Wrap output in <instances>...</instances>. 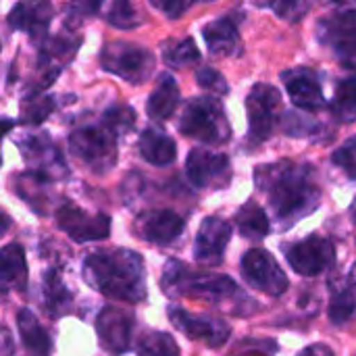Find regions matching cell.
Masks as SVG:
<instances>
[{"label": "cell", "instance_id": "6", "mask_svg": "<svg viewBox=\"0 0 356 356\" xmlns=\"http://www.w3.org/2000/svg\"><path fill=\"white\" fill-rule=\"evenodd\" d=\"M100 65L104 71L129 83H144L154 71V56L138 44L111 42L100 50Z\"/></svg>", "mask_w": 356, "mask_h": 356}, {"label": "cell", "instance_id": "43", "mask_svg": "<svg viewBox=\"0 0 356 356\" xmlns=\"http://www.w3.org/2000/svg\"><path fill=\"white\" fill-rule=\"evenodd\" d=\"M13 127V121H0V142L4 138V134ZM0 163H2V156H0Z\"/></svg>", "mask_w": 356, "mask_h": 356}, {"label": "cell", "instance_id": "31", "mask_svg": "<svg viewBox=\"0 0 356 356\" xmlns=\"http://www.w3.org/2000/svg\"><path fill=\"white\" fill-rule=\"evenodd\" d=\"M134 125H136V111L125 104L111 106L104 113V127L115 136H125L127 131L134 129Z\"/></svg>", "mask_w": 356, "mask_h": 356}, {"label": "cell", "instance_id": "5", "mask_svg": "<svg viewBox=\"0 0 356 356\" xmlns=\"http://www.w3.org/2000/svg\"><path fill=\"white\" fill-rule=\"evenodd\" d=\"M69 150L81 165L102 175L108 173L117 163V136L104 125L83 127L71 134Z\"/></svg>", "mask_w": 356, "mask_h": 356}, {"label": "cell", "instance_id": "10", "mask_svg": "<svg viewBox=\"0 0 356 356\" xmlns=\"http://www.w3.org/2000/svg\"><path fill=\"white\" fill-rule=\"evenodd\" d=\"M280 111V92L269 83H257L248 98H246V113H248V127L250 138L254 142H265L277 119Z\"/></svg>", "mask_w": 356, "mask_h": 356}, {"label": "cell", "instance_id": "19", "mask_svg": "<svg viewBox=\"0 0 356 356\" xmlns=\"http://www.w3.org/2000/svg\"><path fill=\"white\" fill-rule=\"evenodd\" d=\"M288 88L290 98L298 108L305 111H321L325 106V96L321 92V86L317 77L307 69H294L282 75Z\"/></svg>", "mask_w": 356, "mask_h": 356}, {"label": "cell", "instance_id": "42", "mask_svg": "<svg viewBox=\"0 0 356 356\" xmlns=\"http://www.w3.org/2000/svg\"><path fill=\"white\" fill-rule=\"evenodd\" d=\"M8 227H10V217L4 211H0V238L8 232Z\"/></svg>", "mask_w": 356, "mask_h": 356}, {"label": "cell", "instance_id": "36", "mask_svg": "<svg viewBox=\"0 0 356 356\" xmlns=\"http://www.w3.org/2000/svg\"><path fill=\"white\" fill-rule=\"evenodd\" d=\"M332 161L350 177L356 179V136L355 138H348L332 156Z\"/></svg>", "mask_w": 356, "mask_h": 356}, {"label": "cell", "instance_id": "18", "mask_svg": "<svg viewBox=\"0 0 356 356\" xmlns=\"http://www.w3.org/2000/svg\"><path fill=\"white\" fill-rule=\"evenodd\" d=\"M50 21H52L50 0H23L8 15V25L27 31L31 38H42L48 31Z\"/></svg>", "mask_w": 356, "mask_h": 356}, {"label": "cell", "instance_id": "21", "mask_svg": "<svg viewBox=\"0 0 356 356\" xmlns=\"http://www.w3.org/2000/svg\"><path fill=\"white\" fill-rule=\"evenodd\" d=\"M140 152L144 161L156 167H167L177 156L175 142L159 127H146L140 136Z\"/></svg>", "mask_w": 356, "mask_h": 356}, {"label": "cell", "instance_id": "20", "mask_svg": "<svg viewBox=\"0 0 356 356\" xmlns=\"http://www.w3.org/2000/svg\"><path fill=\"white\" fill-rule=\"evenodd\" d=\"M204 42L209 50L217 56H234L240 52V35L238 27L229 17H221L204 25L202 29Z\"/></svg>", "mask_w": 356, "mask_h": 356}, {"label": "cell", "instance_id": "37", "mask_svg": "<svg viewBox=\"0 0 356 356\" xmlns=\"http://www.w3.org/2000/svg\"><path fill=\"white\" fill-rule=\"evenodd\" d=\"M196 81H198V86H202L204 90H209V92H213V94H219V96H223V94L229 92V86H227L225 77H223L219 71L211 69V67L198 69V71H196Z\"/></svg>", "mask_w": 356, "mask_h": 356}, {"label": "cell", "instance_id": "40", "mask_svg": "<svg viewBox=\"0 0 356 356\" xmlns=\"http://www.w3.org/2000/svg\"><path fill=\"white\" fill-rule=\"evenodd\" d=\"M15 355V340L13 334L0 325V356H13Z\"/></svg>", "mask_w": 356, "mask_h": 356}, {"label": "cell", "instance_id": "41", "mask_svg": "<svg viewBox=\"0 0 356 356\" xmlns=\"http://www.w3.org/2000/svg\"><path fill=\"white\" fill-rule=\"evenodd\" d=\"M298 356H334V350L325 344H313V346L305 348Z\"/></svg>", "mask_w": 356, "mask_h": 356}, {"label": "cell", "instance_id": "39", "mask_svg": "<svg viewBox=\"0 0 356 356\" xmlns=\"http://www.w3.org/2000/svg\"><path fill=\"white\" fill-rule=\"evenodd\" d=\"M192 2H194V0H150V4H152L156 10H161L163 15H167V17H171V19L181 17V15L192 6Z\"/></svg>", "mask_w": 356, "mask_h": 356}, {"label": "cell", "instance_id": "47", "mask_svg": "<svg viewBox=\"0 0 356 356\" xmlns=\"http://www.w3.org/2000/svg\"><path fill=\"white\" fill-rule=\"evenodd\" d=\"M332 2H353V0H332Z\"/></svg>", "mask_w": 356, "mask_h": 356}, {"label": "cell", "instance_id": "12", "mask_svg": "<svg viewBox=\"0 0 356 356\" xmlns=\"http://www.w3.org/2000/svg\"><path fill=\"white\" fill-rule=\"evenodd\" d=\"M58 227L75 242H94L104 240L111 234V219L104 213L90 215L75 204H63L56 211Z\"/></svg>", "mask_w": 356, "mask_h": 356}, {"label": "cell", "instance_id": "13", "mask_svg": "<svg viewBox=\"0 0 356 356\" xmlns=\"http://www.w3.org/2000/svg\"><path fill=\"white\" fill-rule=\"evenodd\" d=\"M96 332L104 350L111 355H123L131 346L134 317L123 309L104 307L96 319Z\"/></svg>", "mask_w": 356, "mask_h": 356}, {"label": "cell", "instance_id": "15", "mask_svg": "<svg viewBox=\"0 0 356 356\" xmlns=\"http://www.w3.org/2000/svg\"><path fill=\"white\" fill-rule=\"evenodd\" d=\"M169 319L181 334H186L192 340H202L209 346H221L229 338V327L221 319H215V317L192 315L179 307H171Z\"/></svg>", "mask_w": 356, "mask_h": 356}, {"label": "cell", "instance_id": "26", "mask_svg": "<svg viewBox=\"0 0 356 356\" xmlns=\"http://www.w3.org/2000/svg\"><path fill=\"white\" fill-rule=\"evenodd\" d=\"M44 296H46V307H48V313L52 317H60L65 311H69V305H71V294L67 290V286L63 284L60 275L50 269L46 275H44Z\"/></svg>", "mask_w": 356, "mask_h": 356}, {"label": "cell", "instance_id": "33", "mask_svg": "<svg viewBox=\"0 0 356 356\" xmlns=\"http://www.w3.org/2000/svg\"><path fill=\"white\" fill-rule=\"evenodd\" d=\"M102 6V0H69L65 8V23L69 27H77L86 19L94 17Z\"/></svg>", "mask_w": 356, "mask_h": 356}, {"label": "cell", "instance_id": "29", "mask_svg": "<svg viewBox=\"0 0 356 356\" xmlns=\"http://www.w3.org/2000/svg\"><path fill=\"white\" fill-rule=\"evenodd\" d=\"M163 58L169 67L173 69H181L186 65H192V63H198L200 58V52L194 44L192 38H184V40H177V42H169L165 44V50H163Z\"/></svg>", "mask_w": 356, "mask_h": 356}, {"label": "cell", "instance_id": "22", "mask_svg": "<svg viewBox=\"0 0 356 356\" xmlns=\"http://www.w3.org/2000/svg\"><path fill=\"white\" fill-rule=\"evenodd\" d=\"M177 104H179V88H177V81L171 75L165 73V75H161L156 88L148 96L146 111H148V115L152 119L165 121V119L173 117Z\"/></svg>", "mask_w": 356, "mask_h": 356}, {"label": "cell", "instance_id": "44", "mask_svg": "<svg viewBox=\"0 0 356 356\" xmlns=\"http://www.w3.org/2000/svg\"><path fill=\"white\" fill-rule=\"evenodd\" d=\"M348 284H350V288H353V292H356V265L353 267V271H350V277H348Z\"/></svg>", "mask_w": 356, "mask_h": 356}, {"label": "cell", "instance_id": "8", "mask_svg": "<svg viewBox=\"0 0 356 356\" xmlns=\"http://www.w3.org/2000/svg\"><path fill=\"white\" fill-rule=\"evenodd\" d=\"M242 273L254 290H261L269 296H282L288 290L286 273L263 248H252L242 257Z\"/></svg>", "mask_w": 356, "mask_h": 356}, {"label": "cell", "instance_id": "17", "mask_svg": "<svg viewBox=\"0 0 356 356\" xmlns=\"http://www.w3.org/2000/svg\"><path fill=\"white\" fill-rule=\"evenodd\" d=\"M184 232V219L173 211H150L138 219V234L152 244L165 246L177 240Z\"/></svg>", "mask_w": 356, "mask_h": 356}, {"label": "cell", "instance_id": "7", "mask_svg": "<svg viewBox=\"0 0 356 356\" xmlns=\"http://www.w3.org/2000/svg\"><path fill=\"white\" fill-rule=\"evenodd\" d=\"M319 35L344 67L356 69V10H342L321 19Z\"/></svg>", "mask_w": 356, "mask_h": 356}, {"label": "cell", "instance_id": "24", "mask_svg": "<svg viewBox=\"0 0 356 356\" xmlns=\"http://www.w3.org/2000/svg\"><path fill=\"white\" fill-rule=\"evenodd\" d=\"M0 282L8 288L15 286L19 290L25 288L27 282V263L23 246L19 244H6L0 248Z\"/></svg>", "mask_w": 356, "mask_h": 356}, {"label": "cell", "instance_id": "45", "mask_svg": "<svg viewBox=\"0 0 356 356\" xmlns=\"http://www.w3.org/2000/svg\"><path fill=\"white\" fill-rule=\"evenodd\" d=\"M350 215H353V221H355V223H356V202H355V204H353V211H350Z\"/></svg>", "mask_w": 356, "mask_h": 356}, {"label": "cell", "instance_id": "32", "mask_svg": "<svg viewBox=\"0 0 356 356\" xmlns=\"http://www.w3.org/2000/svg\"><path fill=\"white\" fill-rule=\"evenodd\" d=\"M106 19H108L111 25H115L119 29H131V27L140 25L138 13H136V8L131 6L129 0H113L111 8L106 13Z\"/></svg>", "mask_w": 356, "mask_h": 356}, {"label": "cell", "instance_id": "4", "mask_svg": "<svg viewBox=\"0 0 356 356\" xmlns=\"http://www.w3.org/2000/svg\"><path fill=\"white\" fill-rule=\"evenodd\" d=\"M179 131L209 146H219L229 140V123L225 111L217 98L200 96L192 98L181 113Z\"/></svg>", "mask_w": 356, "mask_h": 356}, {"label": "cell", "instance_id": "16", "mask_svg": "<svg viewBox=\"0 0 356 356\" xmlns=\"http://www.w3.org/2000/svg\"><path fill=\"white\" fill-rule=\"evenodd\" d=\"M229 238H232V225L225 219L207 217L196 234L194 259L202 265H219Z\"/></svg>", "mask_w": 356, "mask_h": 356}, {"label": "cell", "instance_id": "30", "mask_svg": "<svg viewBox=\"0 0 356 356\" xmlns=\"http://www.w3.org/2000/svg\"><path fill=\"white\" fill-rule=\"evenodd\" d=\"M54 108L52 96H29L21 104V123L38 125L42 123Z\"/></svg>", "mask_w": 356, "mask_h": 356}, {"label": "cell", "instance_id": "2", "mask_svg": "<svg viewBox=\"0 0 356 356\" xmlns=\"http://www.w3.org/2000/svg\"><path fill=\"white\" fill-rule=\"evenodd\" d=\"M86 282L108 298L136 305L146 296V267L142 254L127 248L98 250L83 261Z\"/></svg>", "mask_w": 356, "mask_h": 356}, {"label": "cell", "instance_id": "35", "mask_svg": "<svg viewBox=\"0 0 356 356\" xmlns=\"http://www.w3.org/2000/svg\"><path fill=\"white\" fill-rule=\"evenodd\" d=\"M252 2L261 8H271L275 10V15L290 21H298L307 13L305 0H252Z\"/></svg>", "mask_w": 356, "mask_h": 356}, {"label": "cell", "instance_id": "46", "mask_svg": "<svg viewBox=\"0 0 356 356\" xmlns=\"http://www.w3.org/2000/svg\"><path fill=\"white\" fill-rule=\"evenodd\" d=\"M4 292H6V286H4V284L0 282V294H4Z\"/></svg>", "mask_w": 356, "mask_h": 356}, {"label": "cell", "instance_id": "14", "mask_svg": "<svg viewBox=\"0 0 356 356\" xmlns=\"http://www.w3.org/2000/svg\"><path fill=\"white\" fill-rule=\"evenodd\" d=\"M186 173H188V179L196 188H211V186L221 188V186H227L232 167H229V159L225 154L194 148L188 154Z\"/></svg>", "mask_w": 356, "mask_h": 356}, {"label": "cell", "instance_id": "27", "mask_svg": "<svg viewBox=\"0 0 356 356\" xmlns=\"http://www.w3.org/2000/svg\"><path fill=\"white\" fill-rule=\"evenodd\" d=\"M332 113L342 123L356 121V75L346 77L338 83V90L332 102Z\"/></svg>", "mask_w": 356, "mask_h": 356}, {"label": "cell", "instance_id": "9", "mask_svg": "<svg viewBox=\"0 0 356 356\" xmlns=\"http://www.w3.org/2000/svg\"><path fill=\"white\" fill-rule=\"evenodd\" d=\"M21 154L31 173L46 177L48 181L63 179L69 169L58 152V148L44 134H29L19 140Z\"/></svg>", "mask_w": 356, "mask_h": 356}, {"label": "cell", "instance_id": "11", "mask_svg": "<svg viewBox=\"0 0 356 356\" xmlns=\"http://www.w3.org/2000/svg\"><path fill=\"white\" fill-rule=\"evenodd\" d=\"M334 261H336V248L327 238L321 236H309L296 242L288 250L290 267L302 277H315L327 271L334 265Z\"/></svg>", "mask_w": 356, "mask_h": 356}, {"label": "cell", "instance_id": "1", "mask_svg": "<svg viewBox=\"0 0 356 356\" xmlns=\"http://www.w3.org/2000/svg\"><path fill=\"white\" fill-rule=\"evenodd\" d=\"M257 186L267 192L273 215L284 229L311 215L321 202V190L313 179V171L290 161L259 167Z\"/></svg>", "mask_w": 356, "mask_h": 356}, {"label": "cell", "instance_id": "28", "mask_svg": "<svg viewBox=\"0 0 356 356\" xmlns=\"http://www.w3.org/2000/svg\"><path fill=\"white\" fill-rule=\"evenodd\" d=\"M138 356H179V348L169 334L163 332H146L138 346Z\"/></svg>", "mask_w": 356, "mask_h": 356}, {"label": "cell", "instance_id": "34", "mask_svg": "<svg viewBox=\"0 0 356 356\" xmlns=\"http://www.w3.org/2000/svg\"><path fill=\"white\" fill-rule=\"evenodd\" d=\"M356 313V300L350 292H336L330 302V321L336 325H344Z\"/></svg>", "mask_w": 356, "mask_h": 356}, {"label": "cell", "instance_id": "23", "mask_svg": "<svg viewBox=\"0 0 356 356\" xmlns=\"http://www.w3.org/2000/svg\"><path fill=\"white\" fill-rule=\"evenodd\" d=\"M17 327H19V336L21 342L27 350L29 356H50V338L44 332V327L40 325V321L35 319V315L27 309L19 311L17 315Z\"/></svg>", "mask_w": 356, "mask_h": 356}, {"label": "cell", "instance_id": "38", "mask_svg": "<svg viewBox=\"0 0 356 356\" xmlns=\"http://www.w3.org/2000/svg\"><path fill=\"white\" fill-rule=\"evenodd\" d=\"M315 123L309 119V117H305V115H300V113H286V117H284V121H282V129L288 134V136H307V134H311V131H315Z\"/></svg>", "mask_w": 356, "mask_h": 356}, {"label": "cell", "instance_id": "25", "mask_svg": "<svg viewBox=\"0 0 356 356\" xmlns=\"http://www.w3.org/2000/svg\"><path fill=\"white\" fill-rule=\"evenodd\" d=\"M236 223L246 240H263L269 234V219L265 211L254 202H248L238 211Z\"/></svg>", "mask_w": 356, "mask_h": 356}, {"label": "cell", "instance_id": "3", "mask_svg": "<svg viewBox=\"0 0 356 356\" xmlns=\"http://www.w3.org/2000/svg\"><path fill=\"white\" fill-rule=\"evenodd\" d=\"M163 290L167 296H196L202 300H209L213 305L229 307L232 313L240 315V307L244 305L254 307L250 298L242 294V290L225 275H196L190 273L186 265L179 261H169L165 265L163 273Z\"/></svg>", "mask_w": 356, "mask_h": 356}]
</instances>
